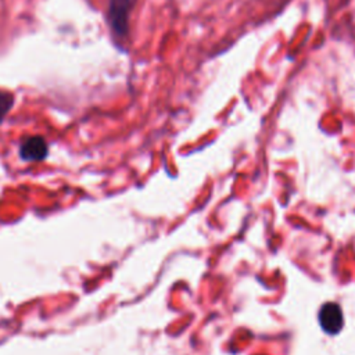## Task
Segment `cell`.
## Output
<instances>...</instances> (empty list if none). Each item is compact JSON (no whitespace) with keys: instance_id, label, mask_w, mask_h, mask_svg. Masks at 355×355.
I'll list each match as a JSON object with an SVG mask.
<instances>
[{"instance_id":"1","label":"cell","mask_w":355,"mask_h":355,"mask_svg":"<svg viewBox=\"0 0 355 355\" xmlns=\"http://www.w3.org/2000/svg\"><path fill=\"white\" fill-rule=\"evenodd\" d=\"M135 0H110L108 24L115 38L125 39L130 32V16Z\"/></svg>"},{"instance_id":"2","label":"cell","mask_w":355,"mask_h":355,"mask_svg":"<svg viewBox=\"0 0 355 355\" xmlns=\"http://www.w3.org/2000/svg\"><path fill=\"white\" fill-rule=\"evenodd\" d=\"M319 323L323 332L329 334H337L344 325L343 310L336 303H326L319 310Z\"/></svg>"},{"instance_id":"3","label":"cell","mask_w":355,"mask_h":355,"mask_svg":"<svg viewBox=\"0 0 355 355\" xmlns=\"http://www.w3.org/2000/svg\"><path fill=\"white\" fill-rule=\"evenodd\" d=\"M49 146L42 136L27 138L20 146V156L24 161H42L48 157Z\"/></svg>"},{"instance_id":"4","label":"cell","mask_w":355,"mask_h":355,"mask_svg":"<svg viewBox=\"0 0 355 355\" xmlns=\"http://www.w3.org/2000/svg\"><path fill=\"white\" fill-rule=\"evenodd\" d=\"M14 94L9 90H0V124L5 121V118L14 105Z\"/></svg>"}]
</instances>
